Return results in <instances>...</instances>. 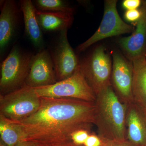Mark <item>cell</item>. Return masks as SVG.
Returning a JSON list of instances; mask_svg holds the SVG:
<instances>
[{
    "label": "cell",
    "mask_w": 146,
    "mask_h": 146,
    "mask_svg": "<svg viewBox=\"0 0 146 146\" xmlns=\"http://www.w3.org/2000/svg\"><path fill=\"white\" fill-rule=\"evenodd\" d=\"M141 10L139 9L126 10L124 14V17L126 21L129 22H137L141 16Z\"/></svg>",
    "instance_id": "obj_21"
},
{
    "label": "cell",
    "mask_w": 146,
    "mask_h": 146,
    "mask_svg": "<svg viewBox=\"0 0 146 146\" xmlns=\"http://www.w3.org/2000/svg\"><path fill=\"white\" fill-rule=\"evenodd\" d=\"M59 146H78L74 145V143L68 144V145H64Z\"/></svg>",
    "instance_id": "obj_25"
},
{
    "label": "cell",
    "mask_w": 146,
    "mask_h": 146,
    "mask_svg": "<svg viewBox=\"0 0 146 146\" xmlns=\"http://www.w3.org/2000/svg\"><path fill=\"white\" fill-rule=\"evenodd\" d=\"M117 3V0L105 1L104 13L100 27L90 38L79 45L77 51L83 52L96 42L108 37L133 32L134 28L126 23L119 15Z\"/></svg>",
    "instance_id": "obj_7"
},
{
    "label": "cell",
    "mask_w": 146,
    "mask_h": 146,
    "mask_svg": "<svg viewBox=\"0 0 146 146\" xmlns=\"http://www.w3.org/2000/svg\"><path fill=\"white\" fill-rule=\"evenodd\" d=\"M57 82L49 51L44 49L33 55L30 70L25 86L35 88L51 85Z\"/></svg>",
    "instance_id": "obj_10"
},
{
    "label": "cell",
    "mask_w": 146,
    "mask_h": 146,
    "mask_svg": "<svg viewBox=\"0 0 146 146\" xmlns=\"http://www.w3.org/2000/svg\"><path fill=\"white\" fill-rule=\"evenodd\" d=\"M126 140L134 146H146V110L134 102L127 104Z\"/></svg>",
    "instance_id": "obj_12"
},
{
    "label": "cell",
    "mask_w": 146,
    "mask_h": 146,
    "mask_svg": "<svg viewBox=\"0 0 146 146\" xmlns=\"http://www.w3.org/2000/svg\"><path fill=\"white\" fill-rule=\"evenodd\" d=\"M39 109L19 121H9L21 133L22 141L38 146H59L73 143L72 134L80 129L91 130L95 123L96 106L72 98H41Z\"/></svg>",
    "instance_id": "obj_1"
},
{
    "label": "cell",
    "mask_w": 146,
    "mask_h": 146,
    "mask_svg": "<svg viewBox=\"0 0 146 146\" xmlns=\"http://www.w3.org/2000/svg\"><path fill=\"white\" fill-rule=\"evenodd\" d=\"M33 55L18 46L12 48L1 66L0 93L5 95L25 86Z\"/></svg>",
    "instance_id": "obj_3"
},
{
    "label": "cell",
    "mask_w": 146,
    "mask_h": 146,
    "mask_svg": "<svg viewBox=\"0 0 146 146\" xmlns=\"http://www.w3.org/2000/svg\"><path fill=\"white\" fill-rule=\"evenodd\" d=\"M33 4L37 10L43 11L74 14V8L63 0H35Z\"/></svg>",
    "instance_id": "obj_18"
},
{
    "label": "cell",
    "mask_w": 146,
    "mask_h": 146,
    "mask_svg": "<svg viewBox=\"0 0 146 146\" xmlns=\"http://www.w3.org/2000/svg\"><path fill=\"white\" fill-rule=\"evenodd\" d=\"M95 125L98 135L109 141L126 140L125 120L127 104L123 103L112 85L96 96Z\"/></svg>",
    "instance_id": "obj_2"
},
{
    "label": "cell",
    "mask_w": 146,
    "mask_h": 146,
    "mask_svg": "<svg viewBox=\"0 0 146 146\" xmlns=\"http://www.w3.org/2000/svg\"><path fill=\"white\" fill-rule=\"evenodd\" d=\"M40 98H72L96 102V96L80 68L70 77L51 85L33 88Z\"/></svg>",
    "instance_id": "obj_6"
},
{
    "label": "cell",
    "mask_w": 146,
    "mask_h": 146,
    "mask_svg": "<svg viewBox=\"0 0 146 146\" xmlns=\"http://www.w3.org/2000/svg\"><path fill=\"white\" fill-rule=\"evenodd\" d=\"M74 14L43 11L36 9V16L42 30L46 32L61 31L72 25Z\"/></svg>",
    "instance_id": "obj_15"
},
{
    "label": "cell",
    "mask_w": 146,
    "mask_h": 146,
    "mask_svg": "<svg viewBox=\"0 0 146 146\" xmlns=\"http://www.w3.org/2000/svg\"><path fill=\"white\" fill-rule=\"evenodd\" d=\"M41 98L33 87L24 86L5 95H0V116L9 121L29 117L39 109Z\"/></svg>",
    "instance_id": "obj_4"
},
{
    "label": "cell",
    "mask_w": 146,
    "mask_h": 146,
    "mask_svg": "<svg viewBox=\"0 0 146 146\" xmlns=\"http://www.w3.org/2000/svg\"><path fill=\"white\" fill-rule=\"evenodd\" d=\"M20 5L23 15L26 34L34 47L40 51L44 49V42L36 16V7L31 0L20 1Z\"/></svg>",
    "instance_id": "obj_14"
},
{
    "label": "cell",
    "mask_w": 146,
    "mask_h": 146,
    "mask_svg": "<svg viewBox=\"0 0 146 146\" xmlns=\"http://www.w3.org/2000/svg\"><path fill=\"white\" fill-rule=\"evenodd\" d=\"M112 61L104 46H100L80 62V68L96 96L111 84Z\"/></svg>",
    "instance_id": "obj_5"
},
{
    "label": "cell",
    "mask_w": 146,
    "mask_h": 146,
    "mask_svg": "<svg viewBox=\"0 0 146 146\" xmlns=\"http://www.w3.org/2000/svg\"><path fill=\"white\" fill-rule=\"evenodd\" d=\"M68 30L59 32L57 42L49 51L58 82L72 76L80 65V61L68 41Z\"/></svg>",
    "instance_id": "obj_9"
},
{
    "label": "cell",
    "mask_w": 146,
    "mask_h": 146,
    "mask_svg": "<svg viewBox=\"0 0 146 146\" xmlns=\"http://www.w3.org/2000/svg\"><path fill=\"white\" fill-rule=\"evenodd\" d=\"M102 146H134L128 141H106Z\"/></svg>",
    "instance_id": "obj_23"
},
{
    "label": "cell",
    "mask_w": 146,
    "mask_h": 146,
    "mask_svg": "<svg viewBox=\"0 0 146 146\" xmlns=\"http://www.w3.org/2000/svg\"><path fill=\"white\" fill-rule=\"evenodd\" d=\"M1 140L7 146H15L22 141L21 132L13 123L0 116Z\"/></svg>",
    "instance_id": "obj_17"
},
{
    "label": "cell",
    "mask_w": 146,
    "mask_h": 146,
    "mask_svg": "<svg viewBox=\"0 0 146 146\" xmlns=\"http://www.w3.org/2000/svg\"></svg>",
    "instance_id": "obj_27"
},
{
    "label": "cell",
    "mask_w": 146,
    "mask_h": 146,
    "mask_svg": "<svg viewBox=\"0 0 146 146\" xmlns=\"http://www.w3.org/2000/svg\"><path fill=\"white\" fill-rule=\"evenodd\" d=\"M91 133V130L87 129H80L75 131L71 136L73 143L76 145L83 146Z\"/></svg>",
    "instance_id": "obj_19"
},
{
    "label": "cell",
    "mask_w": 146,
    "mask_h": 146,
    "mask_svg": "<svg viewBox=\"0 0 146 146\" xmlns=\"http://www.w3.org/2000/svg\"><path fill=\"white\" fill-rule=\"evenodd\" d=\"M0 146H7L0 139Z\"/></svg>",
    "instance_id": "obj_26"
},
{
    "label": "cell",
    "mask_w": 146,
    "mask_h": 146,
    "mask_svg": "<svg viewBox=\"0 0 146 146\" xmlns=\"http://www.w3.org/2000/svg\"><path fill=\"white\" fill-rule=\"evenodd\" d=\"M142 3L141 0H125L123 2L122 6L126 10H133L140 8Z\"/></svg>",
    "instance_id": "obj_22"
},
{
    "label": "cell",
    "mask_w": 146,
    "mask_h": 146,
    "mask_svg": "<svg viewBox=\"0 0 146 146\" xmlns=\"http://www.w3.org/2000/svg\"><path fill=\"white\" fill-rule=\"evenodd\" d=\"M132 62L133 102L146 110V58H138Z\"/></svg>",
    "instance_id": "obj_16"
},
{
    "label": "cell",
    "mask_w": 146,
    "mask_h": 146,
    "mask_svg": "<svg viewBox=\"0 0 146 146\" xmlns=\"http://www.w3.org/2000/svg\"><path fill=\"white\" fill-rule=\"evenodd\" d=\"M98 135L91 133L84 144V146H102L105 141Z\"/></svg>",
    "instance_id": "obj_20"
},
{
    "label": "cell",
    "mask_w": 146,
    "mask_h": 146,
    "mask_svg": "<svg viewBox=\"0 0 146 146\" xmlns=\"http://www.w3.org/2000/svg\"><path fill=\"white\" fill-rule=\"evenodd\" d=\"M140 9L142 14L132 34L119 41L125 56L131 61L146 58V1H142Z\"/></svg>",
    "instance_id": "obj_11"
},
{
    "label": "cell",
    "mask_w": 146,
    "mask_h": 146,
    "mask_svg": "<svg viewBox=\"0 0 146 146\" xmlns=\"http://www.w3.org/2000/svg\"><path fill=\"white\" fill-rule=\"evenodd\" d=\"M15 146H38L37 144L30 141H23L19 142Z\"/></svg>",
    "instance_id": "obj_24"
},
{
    "label": "cell",
    "mask_w": 146,
    "mask_h": 146,
    "mask_svg": "<svg viewBox=\"0 0 146 146\" xmlns=\"http://www.w3.org/2000/svg\"><path fill=\"white\" fill-rule=\"evenodd\" d=\"M19 11L13 0L4 1L0 14V51L2 54L13 39L18 26Z\"/></svg>",
    "instance_id": "obj_13"
},
{
    "label": "cell",
    "mask_w": 146,
    "mask_h": 146,
    "mask_svg": "<svg viewBox=\"0 0 146 146\" xmlns=\"http://www.w3.org/2000/svg\"><path fill=\"white\" fill-rule=\"evenodd\" d=\"M112 54L111 84L120 100L128 104L133 101V63L118 51H113Z\"/></svg>",
    "instance_id": "obj_8"
}]
</instances>
